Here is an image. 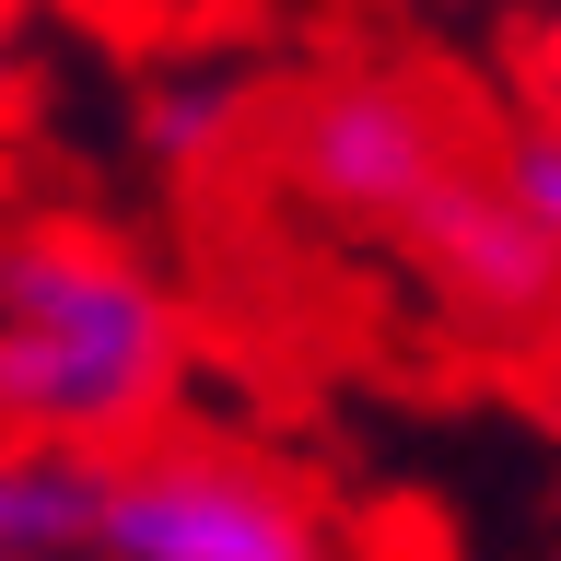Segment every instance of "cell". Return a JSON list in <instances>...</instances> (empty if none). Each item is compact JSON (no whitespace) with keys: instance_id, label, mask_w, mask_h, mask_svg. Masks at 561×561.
Returning <instances> with one entry per match:
<instances>
[{"instance_id":"1","label":"cell","mask_w":561,"mask_h":561,"mask_svg":"<svg viewBox=\"0 0 561 561\" xmlns=\"http://www.w3.org/2000/svg\"><path fill=\"white\" fill-rule=\"evenodd\" d=\"M199 375V328L129 234L105 222H24L0 257V421L24 445L129 456L175 433Z\"/></svg>"},{"instance_id":"2","label":"cell","mask_w":561,"mask_h":561,"mask_svg":"<svg viewBox=\"0 0 561 561\" xmlns=\"http://www.w3.org/2000/svg\"><path fill=\"white\" fill-rule=\"evenodd\" d=\"M94 561H363L280 456L222 433H152L117 456Z\"/></svg>"},{"instance_id":"3","label":"cell","mask_w":561,"mask_h":561,"mask_svg":"<svg viewBox=\"0 0 561 561\" xmlns=\"http://www.w3.org/2000/svg\"><path fill=\"white\" fill-rule=\"evenodd\" d=\"M480 164V140L456 129V105L410 70H340L280 117V175L316 222H340L363 245H398L456 175Z\"/></svg>"},{"instance_id":"4","label":"cell","mask_w":561,"mask_h":561,"mask_svg":"<svg viewBox=\"0 0 561 561\" xmlns=\"http://www.w3.org/2000/svg\"><path fill=\"white\" fill-rule=\"evenodd\" d=\"M398 257H410V280L456 316V328L526 340V328L561 316V234L526 210V187L503 175V152H480V164L456 175L445 199L398 234Z\"/></svg>"},{"instance_id":"5","label":"cell","mask_w":561,"mask_h":561,"mask_svg":"<svg viewBox=\"0 0 561 561\" xmlns=\"http://www.w3.org/2000/svg\"><path fill=\"white\" fill-rule=\"evenodd\" d=\"M105 491H117V456L105 445H24L12 433V468H0V561H94Z\"/></svg>"},{"instance_id":"6","label":"cell","mask_w":561,"mask_h":561,"mask_svg":"<svg viewBox=\"0 0 561 561\" xmlns=\"http://www.w3.org/2000/svg\"><path fill=\"white\" fill-rule=\"evenodd\" d=\"M129 129H140V152L164 175H199V164H222V152L257 129V82H245V70H164Z\"/></svg>"},{"instance_id":"7","label":"cell","mask_w":561,"mask_h":561,"mask_svg":"<svg viewBox=\"0 0 561 561\" xmlns=\"http://www.w3.org/2000/svg\"><path fill=\"white\" fill-rule=\"evenodd\" d=\"M491 152H503V175L526 187V210L561 234V35L538 47V70H526V117L491 140Z\"/></svg>"}]
</instances>
